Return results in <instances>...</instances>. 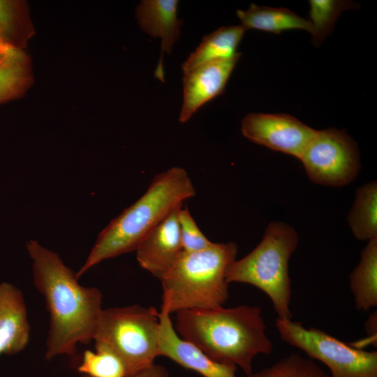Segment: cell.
I'll return each mask as SVG.
<instances>
[{
  "label": "cell",
  "mask_w": 377,
  "mask_h": 377,
  "mask_svg": "<svg viewBox=\"0 0 377 377\" xmlns=\"http://www.w3.org/2000/svg\"><path fill=\"white\" fill-rule=\"evenodd\" d=\"M182 206L156 226L135 250L140 267L158 279L173 265L183 251L178 221V211Z\"/></svg>",
  "instance_id": "12"
},
{
  "label": "cell",
  "mask_w": 377,
  "mask_h": 377,
  "mask_svg": "<svg viewBox=\"0 0 377 377\" xmlns=\"http://www.w3.org/2000/svg\"><path fill=\"white\" fill-rule=\"evenodd\" d=\"M175 321L182 339L218 362L239 367L247 376L254 357L273 350L258 306L184 310L175 313Z\"/></svg>",
  "instance_id": "2"
},
{
  "label": "cell",
  "mask_w": 377,
  "mask_h": 377,
  "mask_svg": "<svg viewBox=\"0 0 377 377\" xmlns=\"http://www.w3.org/2000/svg\"><path fill=\"white\" fill-rule=\"evenodd\" d=\"M376 311L373 313L365 323L366 331L369 335L367 343H371L376 346Z\"/></svg>",
  "instance_id": "26"
},
{
  "label": "cell",
  "mask_w": 377,
  "mask_h": 377,
  "mask_svg": "<svg viewBox=\"0 0 377 377\" xmlns=\"http://www.w3.org/2000/svg\"><path fill=\"white\" fill-rule=\"evenodd\" d=\"M248 377H330L311 359L298 354L283 357L269 367Z\"/></svg>",
  "instance_id": "23"
},
{
  "label": "cell",
  "mask_w": 377,
  "mask_h": 377,
  "mask_svg": "<svg viewBox=\"0 0 377 377\" xmlns=\"http://www.w3.org/2000/svg\"><path fill=\"white\" fill-rule=\"evenodd\" d=\"M237 15L246 30L253 29L274 34L290 29L312 31L310 20L283 8L258 6L252 3L246 10H237Z\"/></svg>",
  "instance_id": "17"
},
{
  "label": "cell",
  "mask_w": 377,
  "mask_h": 377,
  "mask_svg": "<svg viewBox=\"0 0 377 377\" xmlns=\"http://www.w3.org/2000/svg\"><path fill=\"white\" fill-rule=\"evenodd\" d=\"M77 370L82 375L89 377H126L121 360L105 349H96L95 352L86 350Z\"/></svg>",
  "instance_id": "21"
},
{
  "label": "cell",
  "mask_w": 377,
  "mask_h": 377,
  "mask_svg": "<svg viewBox=\"0 0 377 377\" xmlns=\"http://www.w3.org/2000/svg\"><path fill=\"white\" fill-rule=\"evenodd\" d=\"M81 377L89 376L82 375ZM131 377H170V375L165 367L154 363Z\"/></svg>",
  "instance_id": "25"
},
{
  "label": "cell",
  "mask_w": 377,
  "mask_h": 377,
  "mask_svg": "<svg viewBox=\"0 0 377 377\" xmlns=\"http://www.w3.org/2000/svg\"><path fill=\"white\" fill-rule=\"evenodd\" d=\"M237 249L234 242H213L201 251H183L159 279L163 289L161 309L171 314L223 306L229 297L226 273L236 260Z\"/></svg>",
  "instance_id": "4"
},
{
  "label": "cell",
  "mask_w": 377,
  "mask_h": 377,
  "mask_svg": "<svg viewBox=\"0 0 377 377\" xmlns=\"http://www.w3.org/2000/svg\"><path fill=\"white\" fill-rule=\"evenodd\" d=\"M159 312L138 304L103 309L93 340L123 362L126 377L151 366L158 357Z\"/></svg>",
  "instance_id": "6"
},
{
  "label": "cell",
  "mask_w": 377,
  "mask_h": 377,
  "mask_svg": "<svg viewBox=\"0 0 377 377\" xmlns=\"http://www.w3.org/2000/svg\"><path fill=\"white\" fill-rule=\"evenodd\" d=\"M348 222L354 236L360 240L377 237V183L371 182L358 188Z\"/></svg>",
  "instance_id": "19"
},
{
  "label": "cell",
  "mask_w": 377,
  "mask_h": 377,
  "mask_svg": "<svg viewBox=\"0 0 377 377\" xmlns=\"http://www.w3.org/2000/svg\"><path fill=\"white\" fill-rule=\"evenodd\" d=\"M3 38H2L1 34V33H0V43H1V42L3 41Z\"/></svg>",
  "instance_id": "27"
},
{
  "label": "cell",
  "mask_w": 377,
  "mask_h": 377,
  "mask_svg": "<svg viewBox=\"0 0 377 377\" xmlns=\"http://www.w3.org/2000/svg\"><path fill=\"white\" fill-rule=\"evenodd\" d=\"M300 160L312 182L334 187L352 182L361 167L356 143L334 128L316 131Z\"/></svg>",
  "instance_id": "8"
},
{
  "label": "cell",
  "mask_w": 377,
  "mask_h": 377,
  "mask_svg": "<svg viewBox=\"0 0 377 377\" xmlns=\"http://www.w3.org/2000/svg\"><path fill=\"white\" fill-rule=\"evenodd\" d=\"M30 60L22 48L0 43V105L22 96L30 86Z\"/></svg>",
  "instance_id": "15"
},
{
  "label": "cell",
  "mask_w": 377,
  "mask_h": 377,
  "mask_svg": "<svg viewBox=\"0 0 377 377\" xmlns=\"http://www.w3.org/2000/svg\"><path fill=\"white\" fill-rule=\"evenodd\" d=\"M350 287L357 310L367 311L377 306V237L362 249L357 266L350 274Z\"/></svg>",
  "instance_id": "18"
},
{
  "label": "cell",
  "mask_w": 377,
  "mask_h": 377,
  "mask_svg": "<svg viewBox=\"0 0 377 377\" xmlns=\"http://www.w3.org/2000/svg\"><path fill=\"white\" fill-rule=\"evenodd\" d=\"M309 3V17L312 25L311 34L316 46L320 45L330 34L337 19L343 10L357 6L351 1L334 0H311Z\"/></svg>",
  "instance_id": "20"
},
{
  "label": "cell",
  "mask_w": 377,
  "mask_h": 377,
  "mask_svg": "<svg viewBox=\"0 0 377 377\" xmlns=\"http://www.w3.org/2000/svg\"><path fill=\"white\" fill-rule=\"evenodd\" d=\"M26 248L32 260L34 286L45 297L50 316L45 357L73 355L78 344L94 339L103 309L102 293L80 285L59 256L36 240H29Z\"/></svg>",
  "instance_id": "1"
},
{
  "label": "cell",
  "mask_w": 377,
  "mask_h": 377,
  "mask_svg": "<svg viewBox=\"0 0 377 377\" xmlns=\"http://www.w3.org/2000/svg\"><path fill=\"white\" fill-rule=\"evenodd\" d=\"M240 57L238 53L231 59L205 64L184 73L180 122H186L202 105L223 93Z\"/></svg>",
  "instance_id": "11"
},
{
  "label": "cell",
  "mask_w": 377,
  "mask_h": 377,
  "mask_svg": "<svg viewBox=\"0 0 377 377\" xmlns=\"http://www.w3.org/2000/svg\"><path fill=\"white\" fill-rule=\"evenodd\" d=\"M30 337L26 303L22 291L0 283V355H14L27 346Z\"/></svg>",
  "instance_id": "14"
},
{
  "label": "cell",
  "mask_w": 377,
  "mask_h": 377,
  "mask_svg": "<svg viewBox=\"0 0 377 377\" xmlns=\"http://www.w3.org/2000/svg\"><path fill=\"white\" fill-rule=\"evenodd\" d=\"M246 29L242 26L221 27L205 36L195 50L182 64L183 73L200 65L235 57L237 47Z\"/></svg>",
  "instance_id": "16"
},
{
  "label": "cell",
  "mask_w": 377,
  "mask_h": 377,
  "mask_svg": "<svg viewBox=\"0 0 377 377\" xmlns=\"http://www.w3.org/2000/svg\"><path fill=\"white\" fill-rule=\"evenodd\" d=\"M178 221L184 251H198L208 248L213 242L200 230L189 210L183 205L178 211Z\"/></svg>",
  "instance_id": "24"
},
{
  "label": "cell",
  "mask_w": 377,
  "mask_h": 377,
  "mask_svg": "<svg viewBox=\"0 0 377 377\" xmlns=\"http://www.w3.org/2000/svg\"><path fill=\"white\" fill-rule=\"evenodd\" d=\"M170 315L163 309L158 314V356L166 357L203 377H236V366L218 362L182 339L174 328Z\"/></svg>",
  "instance_id": "10"
},
{
  "label": "cell",
  "mask_w": 377,
  "mask_h": 377,
  "mask_svg": "<svg viewBox=\"0 0 377 377\" xmlns=\"http://www.w3.org/2000/svg\"><path fill=\"white\" fill-rule=\"evenodd\" d=\"M195 195L186 171L172 167L156 175L147 191L98 235L77 279L101 262L131 251L172 211Z\"/></svg>",
  "instance_id": "3"
},
{
  "label": "cell",
  "mask_w": 377,
  "mask_h": 377,
  "mask_svg": "<svg viewBox=\"0 0 377 377\" xmlns=\"http://www.w3.org/2000/svg\"><path fill=\"white\" fill-rule=\"evenodd\" d=\"M27 30L22 3L17 1L0 0V33L3 40L22 48Z\"/></svg>",
  "instance_id": "22"
},
{
  "label": "cell",
  "mask_w": 377,
  "mask_h": 377,
  "mask_svg": "<svg viewBox=\"0 0 377 377\" xmlns=\"http://www.w3.org/2000/svg\"><path fill=\"white\" fill-rule=\"evenodd\" d=\"M316 131L285 114L250 113L242 121V134L249 140L299 159Z\"/></svg>",
  "instance_id": "9"
},
{
  "label": "cell",
  "mask_w": 377,
  "mask_h": 377,
  "mask_svg": "<svg viewBox=\"0 0 377 377\" xmlns=\"http://www.w3.org/2000/svg\"><path fill=\"white\" fill-rule=\"evenodd\" d=\"M177 0H145L136 8V17L141 29L151 37L161 39V57L155 77L164 82L163 57L170 54L180 35L182 21L177 18Z\"/></svg>",
  "instance_id": "13"
},
{
  "label": "cell",
  "mask_w": 377,
  "mask_h": 377,
  "mask_svg": "<svg viewBox=\"0 0 377 377\" xmlns=\"http://www.w3.org/2000/svg\"><path fill=\"white\" fill-rule=\"evenodd\" d=\"M297 244V233L292 226L281 221L271 222L259 244L228 266L227 282L256 286L270 298L278 318L291 320L288 261Z\"/></svg>",
  "instance_id": "5"
},
{
  "label": "cell",
  "mask_w": 377,
  "mask_h": 377,
  "mask_svg": "<svg viewBox=\"0 0 377 377\" xmlns=\"http://www.w3.org/2000/svg\"><path fill=\"white\" fill-rule=\"evenodd\" d=\"M275 326L283 341L325 364L330 377H377L376 351L355 348L321 330L306 328L291 320L277 318Z\"/></svg>",
  "instance_id": "7"
}]
</instances>
